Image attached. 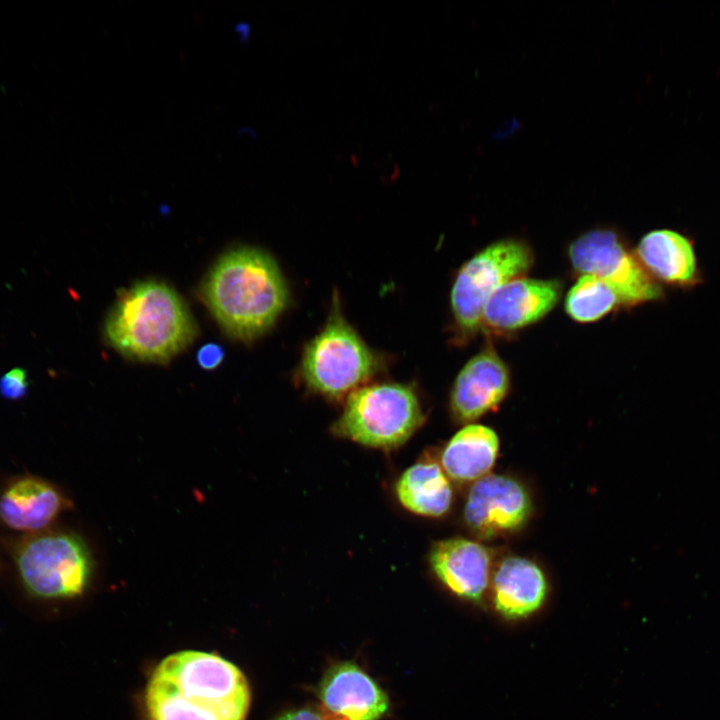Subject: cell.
Wrapping results in <instances>:
<instances>
[{"mask_svg":"<svg viewBox=\"0 0 720 720\" xmlns=\"http://www.w3.org/2000/svg\"><path fill=\"white\" fill-rule=\"evenodd\" d=\"M250 700L247 679L236 665L194 650L164 658L145 692L149 720H245Z\"/></svg>","mask_w":720,"mask_h":720,"instance_id":"cell-1","label":"cell"},{"mask_svg":"<svg viewBox=\"0 0 720 720\" xmlns=\"http://www.w3.org/2000/svg\"><path fill=\"white\" fill-rule=\"evenodd\" d=\"M201 296L224 331L245 342L268 331L289 301L277 263L254 247L222 256L204 281Z\"/></svg>","mask_w":720,"mask_h":720,"instance_id":"cell-2","label":"cell"},{"mask_svg":"<svg viewBox=\"0 0 720 720\" xmlns=\"http://www.w3.org/2000/svg\"><path fill=\"white\" fill-rule=\"evenodd\" d=\"M197 327L180 296L155 280L118 293L105 322L108 342L124 356L166 363L196 337Z\"/></svg>","mask_w":720,"mask_h":720,"instance_id":"cell-3","label":"cell"},{"mask_svg":"<svg viewBox=\"0 0 720 720\" xmlns=\"http://www.w3.org/2000/svg\"><path fill=\"white\" fill-rule=\"evenodd\" d=\"M411 386L380 383L350 393L332 432L366 447L389 450L403 445L424 423Z\"/></svg>","mask_w":720,"mask_h":720,"instance_id":"cell-4","label":"cell"},{"mask_svg":"<svg viewBox=\"0 0 720 720\" xmlns=\"http://www.w3.org/2000/svg\"><path fill=\"white\" fill-rule=\"evenodd\" d=\"M378 359L343 316L334 297L321 331L305 346L300 375L308 389L331 399L349 395L374 375Z\"/></svg>","mask_w":720,"mask_h":720,"instance_id":"cell-5","label":"cell"},{"mask_svg":"<svg viewBox=\"0 0 720 720\" xmlns=\"http://www.w3.org/2000/svg\"><path fill=\"white\" fill-rule=\"evenodd\" d=\"M15 562L25 590L44 600L82 595L93 572V559L81 537L60 531L30 534L16 546Z\"/></svg>","mask_w":720,"mask_h":720,"instance_id":"cell-6","label":"cell"},{"mask_svg":"<svg viewBox=\"0 0 720 720\" xmlns=\"http://www.w3.org/2000/svg\"><path fill=\"white\" fill-rule=\"evenodd\" d=\"M534 263L527 242L506 238L472 256L458 271L451 290V309L462 337L475 335L486 303L503 284L524 277Z\"/></svg>","mask_w":720,"mask_h":720,"instance_id":"cell-7","label":"cell"},{"mask_svg":"<svg viewBox=\"0 0 720 720\" xmlns=\"http://www.w3.org/2000/svg\"><path fill=\"white\" fill-rule=\"evenodd\" d=\"M568 257L575 271L606 282L623 305L634 306L663 295L659 283L615 230L597 228L581 234L570 243Z\"/></svg>","mask_w":720,"mask_h":720,"instance_id":"cell-8","label":"cell"},{"mask_svg":"<svg viewBox=\"0 0 720 720\" xmlns=\"http://www.w3.org/2000/svg\"><path fill=\"white\" fill-rule=\"evenodd\" d=\"M531 510L530 497L520 483L506 476L487 474L471 486L464 519L475 535L490 539L520 528Z\"/></svg>","mask_w":720,"mask_h":720,"instance_id":"cell-9","label":"cell"},{"mask_svg":"<svg viewBox=\"0 0 720 720\" xmlns=\"http://www.w3.org/2000/svg\"><path fill=\"white\" fill-rule=\"evenodd\" d=\"M563 284L558 279L519 277L500 286L485 305L481 328L509 333L545 317L558 303Z\"/></svg>","mask_w":720,"mask_h":720,"instance_id":"cell-10","label":"cell"},{"mask_svg":"<svg viewBox=\"0 0 720 720\" xmlns=\"http://www.w3.org/2000/svg\"><path fill=\"white\" fill-rule=\"evenodd\" d=\"M318 696L322 709L336 720H379L390 706L385 691L352 662L330 667L321 679Z\"/></svg>","mask_w":720,"mask_h":720,"instance_id":"cell-11","label":"cell"},{"mask_svg":"<svg viewBox=\"0 0 720 720\" xmlns=\"http://www.w3.org/2000/svg\"><path fill=\"white\" fill-rule=\"evenodd\" d=\"M509 387L507 365L492 347H486L458 373L450 395L452 415L459 422H472L497 407Z\"/></svg>","mask_w":720,"mask_h":720,"instance_id":"cell-12","label":"cell"},{"mask_svg":"<svg viewBox=\"0 0 720 720\" xmlns=\"http://www.w3.org/2000/svg\"><path fill=\"white\" fill-rule=\"evenodd\" d=\"M433 574L451 592L470 601H479L489 584V550L469 539L449 538L436 542L429 553Z\"/></svg>","mask_w":720,"mask_h":720,"instance_id":"cell-13","label":"cell"},{"mask_svg":"<svg viewBox=\"0 0 720 720\" xmlns=\"http://www.w3.org/2000/svg\"><path fill=\"white\" fill-rule=\"evenodd\" d=\"M71 502L50 482L35 476L12 481L0 495V519L11 529L29 534L46 528Z\"/></svg>","mask_w":720,"mask_h":720,"instance_id":"cell-14","label":"cell"},{"mask_svg":"<svg viewBox=\"0 0 720 720\" xmlns=\"http://www.w3.org/2000/svg\"><path fill=\"white\" fill-rule=\"evenodd\" d=\"M636 257L655 280L680 287L694 285L698 280L693 245L676 231L658 229L648 232L637 245Z\"/></svg>","mask_w":720,"mask_h":720,"instance_id":"cell-15","label":"cell"},{"mask_svg":"<svg viewBox=\"0 0 720 720\" xmlns=\"http://www.w3.org/2000/svg\"><path fill=\"white\" fill-rule=\"evenodd\" d=\"M495 608L507 618L527 617L543 604L547 583L541 569L532 561L504 559L492 579Z\"/></svg>","mask_w":720,"mask_h":720,"instance_id":"cell-16","label":"cell"},{"mask_svg":"<svg viewBox=\"0 0 720 720\" xmlns=\"http://www.w3.org/2000/svg\"><path fill=\"white\" fill-rule=\"evenodd\" d=\"M499 449L494 430L479 424L460 429L441 453V467L457 482L478 480L491 470Z\"/></svg>","mask_w":720,"mask_h":720,"instance_id":"cell-17","label":"cell"},{"mask_svg":"<svg viewBox=\"0 0 720 720\" xmlns=\"http://www.w3.org/2000/svg\"><path fill=\"white\" fill-rule=\"evenodd\" d=\"M400 504L409 512L440 517L451 507L453 490L449 477L434 460H421L407 468L395 484Z\"/></svg>","mask_w":720,"mask_h":720,"instance_id":"cell-18","label":"cell"},{"mask_svg":"<svg viewBox=\"0 0 720 720\" xmlns=\"http://www.w3.org/2000/svg\"><path fill=\"white\" fill-rule=\"evenodd\" d=\"M620 304L619 297L606 282L583 274L568 291L564 307L574 321L591 323L602 319Z\"/></svg>","mask_w":720,"mask_h":720,"instance_id":"cell-19","label":"cell"},{"mask_svg":"<svg viewBox=\"0 0 720 720\" xmlns=\"http://www.w3.org/2000/svg\"><path fill=\"white\" fill-rule=\"evenodd\" d=\"M29 387L26 370L13 368L0 378V394L8 400L22 399Z\"/></svg>","mask_w":720,"mask_h":720,"instance_id":"cell-20","label":"cell"},{"mask_svg":"<svg viewBox=\"0 0 720 720\" xmlns=\"http://www.w3.org/2000/svg\"><path fill=\"white\" fill-rule=\"evenodd\" d=\"M224 359L223 348L216 343H207L197 352L196 360L198 365L206 370L217 368Z\"/></svg>","mask_w":720,"mask_h":720,"instance_id":"cell-21","label":"cell"},{"mask_svg":"<svg viewBox=\"0 0 720 720\" xmlns=\"http://www.w3.org/2000/svg\"><path fill=\"white\" fill-rule=\"evenodd\" d=\"M276 720H336L327 714L322 708H300L288 711Z\"/></svg>","mask_w":720,"mask_h":720,"instance_id":"cell-22","label":"cell"}]
</instances>
